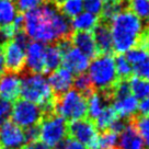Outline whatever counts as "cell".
Listing matches in <instances>:
<instances>
[{
  "label": "cell",
  "mask_w": 149,
  "mask_h": 149,
  "mask_svg": "<svg viewBox=\"0 0 149 149\" xmlns=\"http://www.w3.org/2000/svg\"><path fill=\"white\" fill-rule=\"evenodd\" d=\"M74 90H77L78 92L82 93L84 97L87 98L89 97L92 92H94L92 87V84L89 79V76L87 74H79L76 76V78H74Z\"/></svg>",
  "instance_id": "30"
},
{
  "label": "cell",
  "mask_w": 149,
  "mask_h": 149,
  "mask_svg": "<svg viewBox=\"0 0 149 149\" xmlns=\"http://www.w3.org/2000/svg\"><path fill=\"white\" fill-rule=\"evenodd\" d=\"M146 22H147V23H146V24H147V25H146V29L149 31V20H148V21H146Z\"/></svg>",
  "instance_id": "44"
},
{
  "label": "cell",
  "mask_w": 149,
  "mask_h": 149,
  "mask_svg": "<svg viewBox=\"0 0 149 149\" xmlns=\"http://www.w3.org/2000/svg\"><path fill=\"white\" fill-rule=\"evenodd\" d=\"M144 140L139 135L132 118L128 120L125 128L118 135L116 149H145Z\"/></svg>",
  "instance_id": "14"
},
{
  "label": "cell",
  "mask_w": 149,
  "mask_h": 149,
  "mask_svg": "<svg viewBox=\"0 0 149 149\" xmlns=\"http://www.w3.org/2000/svg\"><path fill=\"white\" fill-rule=\"evenodd\" d=\"M3 52L6 69L8 72L20 74L25 69V47L10 38L1 45Z\"/></svg>",
  "instance_id": "9"
},
{
  "label": "cell",
  "mask_w": 149,
  "mask_h": 149,
  "mask_svg": "<svg viewBox=\"0 0 149 149\" xmlns=\"http://www.w3.org/2000/svg\"><path fill=\"white\" fill-rule=\"evenodd\" d=\"M48 84L56 97L67 92L74 84V74L64 67L52 71L48 77Z\"/></svg>",
  "instance_id": "15"
},
{
  "label": "cell",
  "mask_w": 149,
  "mask_h": 149,
  "mask_svg": "<svg viewBox=\"0 0 149 149\" xmlns=\"http://www.w3.org/2000/svg\"><path fill=\"white\" fill-rule=\"evenodd\" d=\"M67 121L56 113H51L44 115L40 122L38 139L48 146L54 148L61 145L67 136Z\"/></svg>",
  "instance_id": "6"
},
{
  "label": "cell",
  "mask_w": 149,
  "mask_h": 149,
  "mask_svg": "<svg viewBox=\"0 0 149 149\" xmlns=\"http://www.w3.org/2000/svg\"><path fill=\"white\" fill-rule=\"evenodd\" d=\"M130 92L137 100H143L149 95V80L132 76L128 78Z\"/></svg>",
  "instance_id": "24"
},
{
  "label": "cell",
  "mask_w": 149,
  "mask_h": 149,
  "mask_svg": "<svg viewBox=\"0 0 149 149\" xmlns=\"http://www.w3.org/2000/svg\"><path fill=\"white\" fill-rule=\"evenodd\" d=\"M54 112L69 122L86 118L87 98L77 90L70 89L67 92L56 97Z\"/></svg>",
  "instance_id": "5"
},
{
  "label": "cell",
  "mask_w": 149,
  "mask_h": 149,
  "mask_svg": "<svg viewBox=\"0 0 149 149\" xmlns=\"http://www.w3.org/2000/svg\"><path fill=\"white\" fill-rule=\"evenodd\" d=\"M45 1H46V2H49V3H52V5H54L59 8V7L65 2L66 0H45Z\"/></svg>",
  "instance_id": "41"
},
{
  "label": "cell",
  "mask_w": 149,
  "mask_h": 149,
  "mask_svg": "<svg viewBox=\"0 0 149 149\" xmlns=\"http://www.w3.org/2000/svg\"><path fill=\"white\" fill-rule=\"evenodd\" d=\"M45 47L43 43L36 41L29 43L25 49V68L30 74H44Z\"/></svg>",
  "instance_id": "11"
},
{
  "label": "cell",
  "mask_w": 149,
  "mask_h": 149,
  "mask_svg": "<svg viewBox=\"0 0 149 149\" xmlns=\"http://www.w3.org/2000/svg\"><path fill=\"white\" fill-rule=\"evenodd\" d=\"M21 77L19 74L6 72L0 76V98L8 101H15L20 95Z\"/></svg>",
  "instance_id": "16"
},
{
  "label": "cell",
  "mask_w": 149,
  "mask_h": 149,
  "mask_svg": "<svg viewBox=\"0 0 149 149\" xmlns=\"http://www.w3.org/2000/svg\"><path fill=\"white\" fill-rule=\"evenodd\" d=\"M149 56V52L147 48H145L144 46H135L133 48H130V51L126 52V59L128 61L132 67H135V66L141 64L143 61Z\"/></svg>",
  "instance_id": "28"
},
{
  "label": "cell",
  "mask_w": 149,
  "mask_h": 149,
  "mask_svg": "<svg viewBox=\"0 0 149 149\" xmlns=\"http://www.w3.org/2000/svg\"><path fill=\"white\" fill-rule=\"evenodd\" d=\"M61 61H63V53L61 52L59 47L57 46V44L56 43L48 44L45 47V58H44L45 71L44 74H51L52 71L59 68Z\"/></svg>",
  "instance_id": "20"
},
{
  "label": "cell",
  "mask_w": 149,
  "mask_h": 149,
  "mask_svg": "<svg viewBox=\"0 0 149 149\" xmlns=\"http://www.w3.org/2000/svg\"><path fill=\"white\" fill-rule=\"evenodd\" d=\"M28 143L24 130L13 122L0 126V149H22Z\"/></svg>",
  "instance_id": "10"
},
{
  "label": "cell",
  "mask_w": 149,
  "mask_h": 149,
  "mask_svg": "<svg viewBox=\"0 0 149 149\" xmlns=\"http://www.w3.org/2000/svg\"><path fill=\"white\" fill-rule=\"evenodd\" d=\"M133 74L139 78L149 80V56L141 64L133 67Z\"/></svg>",
  "instance_id": "35"
},
{
  "label": "cell",
  "mask_w": 149,
  "mask_h": 149,
  "mask_svg": "<svg viewBox=\"0 0 149 149\" xmlns=\"http://www.w3.org/2000/svg\"><path fill=\"white\" fill-rule=\"evenodd\" d=\"M118 117L120 116L117 115V113L114 111L113 107H105L103 109V111L100 113V115L94 120V126L100 132H104L109 130Z\"/></svg>",
  "instance_id": "23"
},
{
  "label": "cell",
  "mask_w": 149,
  "mask_h": 149,
  "mask_svg": "<svg viewBox=\"0 0 149 149\" xmlns=\"http://www.w3.org/2000/svg\"><path fill=\"white\" fill-rule=\"evenodd\" d=\"M88 76L93 89L100 92H111L112 88L118 81L112 54L95 56L89 64Z\"/></svg>",
  "instance_id": "4"
},
{
  "label": "cell",
  "mask_w": 149,
  "mask_h": 149,
  "mask_svg": "<svg viewBox=\"0 0 149 149\" xmlns=\"http://www.w3.org/2000/svg\"><path fill=\"white\" fill-rule=\"evenodd\" d=\"M109 101H111L110 92H92L87 97V115L91 121H94L100 115L103 109L107 107Z\"/></svg>",
  "instance_id": "19"
},
{
  "label": "cell",
  "mask_w": 149,
  "mask_h": 149,
  "mask_svg": "<svg viewBox=\"0 0 149 149\" xmlns=\"http://www.w3.org/2000/svg\"><path fill=\"white\" fill-rule=\"evenodd\" d=\"M114 64L118 79H128L133 76V67L126 59L124 54H117L114 57Z\"/></svg>",
  "instance_id": "27"
},
{
  "label": "cell",
  "mask_w": 149,
  "mask_h": 149,
  "mask_svg": "<svg viewBox=\"0 0 149 149\" xmlns=\"http://www.w3.org/2000/svg\"><path fill=\"white\" fill-rule=\"evenodd\" d=\"M63 13L67 18L72 19L78 15L84 10V0H66L65 2L59 7Z\"/></svg>",
  "instance_id": "29"
},
{
  "label": "cell",
  "mask_w": 149,
  "mask_h": 149,
  "mask_svg": "<svg viewBox=\"0 0 149 149\" xmlns=\"http://www.w3.org/2000/svg\"><path fill=\"white\" fill-rule=\"evenodd\" d=\"M67 133L71 138L87 146L88 149H97L99 134L91 120L81 118L70 122L67 126Z\"/></svg>",
  "instance_id": "8"
},
{
  "label": "cell",
  "mask_w": 149,
  "mask_h": 149,
  "mask_svg": "<svg viewBox=\"0 0 149 149\" xmlns=\"http://www.w3.org/2000/svg\"><path fill=\"white\" fill-rule=\"evenodd\" d=\"M20 95L22 99L35 103L41 107L43 114L55 113L56 95L43 74H30L21 78Z\"/></svg>",
  "instance_id": "3"
},
{
  "label": "cell",
  "mask_w": 149,
  "mask_h": 149,
  "mask_svg": "<svg viewBox=\"0 0 149 149\" xmlns=\"http://www.w3.org/2000/svg\"><path fill=\"white\" fill-rule=\"evenodd\" d=\"M44 2H45V0H15L14 5L20 13H24L29 10L35 9L37 7H40Z\"/></svg>",
  "instance_id": "33"
},
{
  "label": "cell",
  "mask_w": 149,
  "mask_h": 149,
  "mask_svg": "<svg viewBox=\"0 0 149 149\" xmlns=\"http://www.w3.org/2000/svg\"><path fill=\"white\" fill-rule=\"evenodd\" d=\"M118 143V134L113 130H104L98 136L97 149H116Z\"/></svg>",
  "instance_id": "26"
},
{
  "label": "cell",
  "mask_w": 149,
  "mask_h": 149,
  "mask_svg": "<svg viewBox=\"0 0 149 149\" xmlns=\"http://www.w3.org/2000/svg\"><path fill=\"white\" fill-rule=\"evenodd\" d=\"M132 121L135 124L139 135L144 140L146 149H149V116H135L132 118Z\"/></svg>",
  "instance_id": "31"
},
{
  "label": "cell",
  "mask_w": 149,
  "mask_h": 149,
  "mask_svg": "<svg viewBox=\"0 0 149 149\" xmlns=\"http://www.w3.org/2000/svg\"><path fill=\"white\" fill-rule=\"evenodd\" d=\"M92 36L94 44L97 47L98 55L112 54L113 52V42L110 22L99 19L98 24L92 30Z\"/></svg>",
  "instance_id": "12"
},
{
  "label": "cell",
  "mask_w": 149,
  "mask_h": 149,
  "mask_svg": "<svg viewBox=\"0 0 149 149\" xmlns=\"http://www.w3.org/2000/svg\"><path fill=\"white\" fill-rule=\"evenodd\" d=\"M43 116L44 114L41 107L35 103L26 101L24 99H19L12 104V122L23 130L31 126L38 125Z\"/></svg>",
  "instance_id": "7"
},
{
  "label": "cell",
  "mask_w": 149,
  "mask_h": 149,
  "mask_svg": "<svg viewBox=\"0 0 149 149\" xmlns=\"http://www.w3.org/2000/svg\"><path fill=\"white\" fill-rule=\"evenodd\" d=\"M70 41L72 46L78 48L89 58H94L98 56L97 47L94 44L92 33L89 31H72L70 34Z\"/></svg>",
  "instance_id": "17"
},
{
  "label": "cell",
  "mask_w": 149,
  "mask_h": 149,
  "mask_svg": "<svg viewBox=\"0 0 149 149\" xmlns=\"http://www.w3.org/2000/svg\"><path fill=\"white\" fill-rule=\"evenodd\" d=\"M100 17H97L94 14L89 12H81L80 14L76 15L72 20H70L72 31H92L94 26L98 24Z\"/></svg>",
  "instance_id": "21"
},
{
  "label": "cell",
  "mask_w": 149,
  "mask_h": 149,
  "mask_svg": "<svg viewBox=\"0 0 149 149\" xmlns=\"http://www.w3.org/2000/svg\"><path fill=\"white\" fill-rule=\"evenodd\" d=\"M110 26L113 52L116 54H124L130 48L138 46L145 30L141 21L127 8L112 19Z\"/></svg>",
  "instance_id": "2"
},
{
  "label": "cell",
  "mask_w": 149,
  "mask_h": 149,
  "mask_svg": "<svg viewBox=\"0 0 149 149\" xmlns=\"http://www.w3.org/2000/svg\"><path fill=\"white\" fill-rule=\"evenodd\" d=\"M6 72H7V69H6L5 58H3V52H2V48L0 46V76H2Z\"/></svg>",
  "instance_id": "40"
},
{
  "label": "cell",
  "mask_w": 149,
  "mask_h": 149,
  "mask_svg": "<svg viewBox=\"0 0 149 149\" xmlns=\"http://www.w3.org/2000/svg\"><path fill=\"white\" fill-rule=\"evenodd\" d=\"M63 67L69 70L72 74H84L88 69L90 58L86 56L76 47H70L68 51L63 53Z\"/></svg>",
  "instance_id": "13"
},
{
  "label": "cell",
  "mask_w": 149,
  "mask_h": 149,
  "mask_svg": "<svg viewBox=\"0 0 149 149\" xmlns=\"http://www.w3.org/2000/svg\"><path fill=\"white\" fill-rule=\"evenodd\" d=\"M126 5L139 20H149V0H126Z\"/></svg>",
  "instance_id": "25"
},
{
  "label": "cell",
  "mask_w": 149,
  "mask_h": 149,
  "mask_svg": "<svg viewBox=\"0 0 149 149\" xmlns=\"http://www.w3.org/2000/svg\"><path fill=\"white\" fill-rule=\"evenodd\" d=\"M23 20L25 34L36 42L53 44L68 38L72 33L70 19L58 7L46 1L35 9L24 12Z\"/></svg>",
  "instance_id": "1"
},
{
  "label": "cell",
  "mask_w": 149,
  "mask_h": 149,
  "mask_svg": "<svg viewBox=\"0 0 149 149\" xmlns=\"http://www.w3.org/2000/svg\"><path fill=\"white\" fill-rule=\"evenodd\" d=\"M138 111L143 116H149V95L140 101L138 104Z\"/></svg>",
  "instance_id": "39"
},
{
  "label": "cell",
  "mask_w": 149,
  "mask_h": 149,
  "mask_svg": "<svg viewBox=\"0 0 149 149\" xmlns=\"http://www.w3.org/2000/svg\"><path fill=\"white\" fill-rule=\"evenodd\" d=\"M112 107L117 113V115L122 118L130 120L138 111V100L132 94H126L122 97L112 98Z\"/></svg>",
  "instance_id": "18"
},
{
  "label": "cell",
  "mask_w": 149,
  "mask_h": 149,
  "mask_svg": "<svg viewBox=\"0 0 149 149\" xmlns=\"http://www.w3.org/2000/svg\"><path fill=\"white\" fill-rule=\"evenodd\" d=\"M61 145L64 149H88L87 146H84V144H81L80 141L74 139V138H71V137L64 140Z\"/></svg>",
  "instance_id": "36"
},
{
  "label": "cell",
  "mask_w": 149,
  "mask_h": 149,
  "mask_svg": "<svg viewBox=\"0 0 149 149\" xmlns=\"http://www.w3.org/2000/svg\"><path fill=\"white\" fill-rule=\"evenodd\" d=\"M105 5L104 0H84V9L86 12L100 17Z\"/></svg>",
  "instance_id": "32"
},
{
  "label": "cell",
  "mask_w": 149,
  "mask_h": 149,
  "mask_svg": "<svg viewBox=\"0 0 149 149\" xmlns=\"http://www.w3.org/2000/svg\"><path fill=\"white\" fill-rule=\"evenodd\" d=\"M11 112H12V102L0 98V126L9 121L11 117Z\"/></svg>",
  "instance_id": "34"
},
{
  "label": "cell",
  "mask_w": 149,
  "mask_h": 149,
  "mask_svg": "<svg viewBox=\"0 0 149 149\" xmlns=\"http://www.w3.org/2000/svg\"><path fill=\"white\" fill-rule=\"evenodd\" d=\"M53 149H64V148L61 147V145H58V146H56V147H54Z\"/></svg>",
  "instance_id": "43"
},
{
  "label": "cell",
  "mask_w": 149,
  "mask_h": 149,
  "mask_svg": "<svg viewBox=\"0 0 149 149\" xmlns=\"http://www.w3.org/2000/svg\"><path fill=\"white\" fill-rule=\"evenodd\" d=\"M24 133H25V137H26V140L29 141H33V140H37L38 137H40V130H38V125L35 126H31V127H28L24 130Z\"/></svg>",
  "instance_id": "37"
},
{
  "label": "cell",
  "mask_w": 149,
  "mask_h": 149,
  "mask_svg": "<svg viewBox=\"0 0 149 149\" xmlns=\"http://www.w3.org/2000/svg\"><path fill=\"white\" fill-rule=\"evenodd\" d=\"M22 149H49V147L46 146L44 143H42L40 139H37L26 143Z\"/></svg>",
  "instance_id": "38"
},
{
  "label": "cell",
  "mask_w": 149,
  "mask_h": 149,
  "mask_svg": "<svg viewBox=\"0 0 149 149\" xmlns=\"http://www.w3.org/2000/svg\"><path fill=\"white\" fill-rule=\"evenodd\" d=\"M18 14L12 0H0V29L10 25Z\"/></svg>",
  "instance_id": "22"
},
{
  "label": "cell",
  "mask_w": 149,
  "mask_h": 149,
  "mask_svg": "<svg viewBox=\"0 0 149 149\" xmlns=\"http://www.w3.org/2000/svg\"><path fill=\"white\" fill-rule=\"evenodd\" d=\"M105 2H110V3H121V2H124L125 0H104Z\"/></svg>",
  "instance_id": "42"
}]
</instances>
